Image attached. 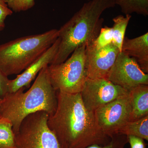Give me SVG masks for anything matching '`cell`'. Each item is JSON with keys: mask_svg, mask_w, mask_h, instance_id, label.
I'll return each instance as SVG.
<instances>
[{"mask_svg": "<svg viewBox=\"0 0 148 148\" xmlns=\"http://www.w3.org/2000/svg\"><path fill=\"white\" fill-rule=\"evenodd\" d=\"M57 106L49 115L47 125L60 145L68 148H86L93 145L106 146L110 137L98 126L94 112L85 106L80 93L56 91Z\"/></svg>", "mask_w": 148, "mask_h": 148, "instance_id": "cell-1", "label": "cell"}, {"mask_svg": "<svg viewBox=\"0 0 148 148\" xmlns=\"http://www.w3.org/2000/svg\"><path fill=\"white\" fill-rule=\"evenodd\" d=\"M115 5L116 0H90L85 3L58 29L60 44L51 64L63 63L77 48L92 43L103 27L102 13Z\"/></svg>", "mask_w": 148, "mask_h": 148, "instance_id": "cell-2", "label": "cell"}, {"mask_svg": "<svg viewBox=\"0 0 148 148\" xmlns=\"http://www.w3.org/2000/svg\"><path fill=\"white\" fill-rule=\"evenodd\" d=\"M48 66L43 68L29 90L23 87L8 92L0 100V114L9 120L14 134L18 132L23 120L31 114L44 111L51 115L57 106L56 91L49 78Z\"/></svg>", "mask_w": 148, "mask_h": 148, "instance_id": "cell-3", "label": "cell"}, {"mask_svg": "<svg viewBox=\"0 0 148 148\" xmlns=\"http://www.w3.org/2000/svg\"><path fill=\"white\" fill-rule=\"evenodd\" d=\"M58 29L17 38L0 45V71L6 76L24 71L51 46Z\"/></svg>", "mask_w": 148, "mask_h": 148, "instance_id": "cell-4", "label": "cell"}, {"mask_svg": "<svg viewBox=\"0 0 148 148\" xmlns=\"http://www.w3.org/2000/svg\"><path fill=\"white\" fill-rule=\"evenodd\" d=\"M86 47L84 45L77 48L63 63L49 65L51 82L56 91L70 94L81 92L87 79Z\"/></svg>", "mask_w": 148, "mask_h": 148, "instance_id": "cell-5", "label": "cell"}, {"mask_svg": "<svg viewBox=\"0 0 148 148\" xmlns=\"http://www.w3.org/2000/svg\"><path fill=\"white\" fill-rule=\"evenodd\" d=\"M49 114L39 111L26 117L14 134L16 148H61L55 134L49 127Z\"/></svg>", "mask_w": 148, "mask_h": 148, "instance_id": "cell-6", "label": "cell"}, {"mask_svg": "<svg viewBox=\"0 0 148 148\" xmlns=\"http://www.w3.org/2000/svg\"><path fill=\"white\" fill-rule=\"evenodd\" d=\"M131 106L129 92L94 112L98 126L106 135L112 138L119 130L129 121Z\"/></svg>", "mask_w": 148, "mask_h": 148, "instance_id": "cell-7", "label": "cell"}, {"mask_svg": "<svg viewBox=\"0 0 148 148\" xmlns=\"http://www.w3.org/2000/svg\"><path fill=\"white\" fill-rule=\"evenodd\" d=\"M106 79L128 91L140 85H148V73L142 71L134 58L123 51L119 53Z\"/></svg>", "mask_w": 148, "mask_h": 148, "instance_id": "cell-8", "label": "cell"}, {"mask_svg": "<svg viewBox=\"0 0 148 148\" xmlns=\"http://www.w3.org/2000/svg\"><path fill=\"white\" fill-rule=\"evenodd\" d=\"M128 92V90L114 84L107 79L87 78L80 93L86 108L94 112L101 106Z\"/></svg>", "mask_w": 148, "mask_h": 148, "instance_id": "cell-9", "label": "cell"}, {"mask_svg": "<svg viewBox=\"0 0 148 148\" xmlns=\"http://www.w3.org/2000/svg\"><path fill=\"white\" fill-rule=\"evenodd\" d=\"M112 43L101 48H95L92 43L86 47V64L87 78H107L119 52Z\"/></svg>", "mask_w": 148, "mask_h": 148, "instance_id": "cell-10", "label": "cell"}, {"mask_svg": "<svg viewBox=\"0 0 148 148\" xmlns=\"http://www.w3.org/2000/svg\"><path fill=\"white\" fill-rule=\"evenodd\" d=\"M59 44L60 40L58 38L49 48L24 71L17 75L14 79H10L8 92H15L21 88H29L41 70L45 66L51 64L58 51Z\"/></svg>", "mask_w": 148, "mask_h": 148, "instance_id": "cell-11", "label": "cell"}, {"mask_svg": "<svg viewBox=\"0 0 148 148\" xmlns=\"http://www.w3.org/2000/svg\"><path fill=\"white\" fill-rule=\"evenodd\" d=\"M134 58L144 73L148 72V33L134 38L125 37L121 51Z\"/></svg>", "mask_w": 148, "mask_h": 148, "instance_id": "cell-12", "label": "cell"}, {"mask_svg": "<svg viewBox=\"0 0 148 148\" xmlns=\"http://www.w3.org/2000/svg\"><path fill=\"white\" fill-rule=\"evenodd\" d=\"M131 111L129 121H133L148 115V85H140L129 90Z\"/></svg>", "mask_w": 148, "mask_h": 148, "instance_id": "cell-13", "label": "cell"}, {"mask_svg": "<svg viewBox=\"0 0 148 148\" xmlns=\"http://www.w3.org/2000/svg\"><path fill=\"white\" fill-rule=\"evenodd\" d=\"M118 134L133 135L148 141V115L133 121H127L119 130Z\"/></svg>", "mask_w": 148, "mask_h": 148, "instance_id": "cell-14", "label": "cell"}, {"mask_svg": "<svg viewBox=\"0 0 148 148\" xmlns=\"http://www.w3.org/2000/svg\"><path fill=\"white\" fill-rule=\"evenodd\" d=\"M131 16L130 14L118 15L112 19L114 24L113 27V39L112 43L120 51L125 38V32Z\"/></svg>", "mask_w": 148, "mask_h": 148, "instance_id": "cell-15", "label": "cell"}, {"mask_svg": "<svg viewBox=\"0 0 148 148\" xmlns=\"http://www.w3.org/2000/svg\"><path fill=\"white\" fill-rule=\"evenodd\" d=\"M116 5L119 6L122 12L125 15L135 13L148 15V0H116Z\"/></svg>", "mask_w": 148, "mask_h": 148, "instance_id": "cell-16", "label": "cell"}, {"mask_svg": "<svg viewBox=\"0 0 148 148\" xmlns=\"http://www.w3.org/2000/svg\"><path fill=\"white\" fill-rule=\"evenodd\" d=\"M0 148H16L12 123L3 117L0 118Z\"/></svg>", "mask_w": 148, "mask_h": 148, "instance_id": "cell-17", "label": "cell"}, {"mask_svg": "<svg viewBox=\"0 0 148 148\" xmlns=\"http://www.w3.org/2000/svg\"><path fill=\"white\" fill-rule=\"evenodd\" d=\"M112 28L105 26L102 27L98 36L92 42V44L96 48H101L112 43Z\"/></svg>", "mask_w": 148, "mask_h": 148, "instance_id": "cell-18", "label": "cell"}, {"mask_svg": "<svg viewBox=\"0 0 148 148\" xmlns=\"http://www.w3.org/2000/svg\"><path fill=\"white\" fill-rule=\"evenodd\" d=\"M9 8L13 12H21L29 10L35 5V0H4Z\"/></svg>", "mask_w": 148, "mask_h": 148, "instance_id": "cell-19", "label": "cell"}, {"mask_svg": "<svg viewBox=\"0 0 148 148\" xmlns=\"http://www.w3.org/2000/svg\"><path fill=\"white\" fill-rule=\"evenodd\" d=\"M13 13L4 0H0V32L5 28L6 19L8 16L12 15Z\"/></svg>", "mask_w": 148, "mask_h": 148, "instance_id": "cell-20", "label": "cell"}, {"mask_svg": "<svg viewBox=\"0 0 148 148\" xmlns=\"http://www.w3.org/2000/svg\"><path fill=\"white\" fill-rule=\"evenodd\" d=\"M8 77L0 71V99H2L9 92Z\"/></svg>", "mask_w": 148, "mask_h": 148, "instance_id": "cell-21", "label": "cell"}, {"mask_svg": "<svg viewBox=\"0 0 148 148\" xmlns=\"http://www.w3.org/2000/svg\"><path fill=\"white\" fill-rule=\"evenodd\" d=\"M61 145V148H68L65 145ZM124 144H121L119 141H115L113 139L108 145L106 146H101L98 145H93L89 146L86 148H123Z\"/></svg>", "mask_w": 148, "mask_h": 148, "instance_id": "cell-22", "label": "cell"}, {"mask_svg": "<svg viewBox=\"0 0 148 148\" xmlns=\"http://www.w3.org/2000/svg\"><path fill=\"white\" fill-rule=\"evenodd\" d=\"M127 138L131 148H145V143L142 138L133 135H128Z\"/></svg>", "mask_w": 148, "mask_h": 148, "instance_id": "cell-23", "label": "cell"}, {"mask_svg": "<svg viewBox=\"0 0 148 148\" xmlns=\"http://www.w3.org/2000/svg\"><path fill=\"white\" fill-rule=\"evenodd\" d=\"M1 114H0V118H1Z\"/></svg>", "mask_w": 148, "mask_h": 148, "instance_id": "cell-24", "label": "cell"}, {"mask_svg": "<svg viewBox=\"0 0 148 148\" xmlns=\"http://www.w3.org/2000/svg\"><path fill=\"white\" fill-rule=\"evenodd\" d=\"M88 1H90V0H87Z\"/></svg>", "mask_w": 148, "mask_h": 148, "instance_id": "cell-25", "label": "cell"}, {"mask_svg": "<svg viewBox=\"0 0 148 148\" xmlns=\"http://www.w3.org/2000/svg\"><path fill=\"white\" fill-rule=\"evenodd\" d=\"M0 100H1V99H0Z\"/></svg>", "mask_w": 148, "mask_h": 148, "instance_id": "cell-26", "label": "cell"}]
</instances>
